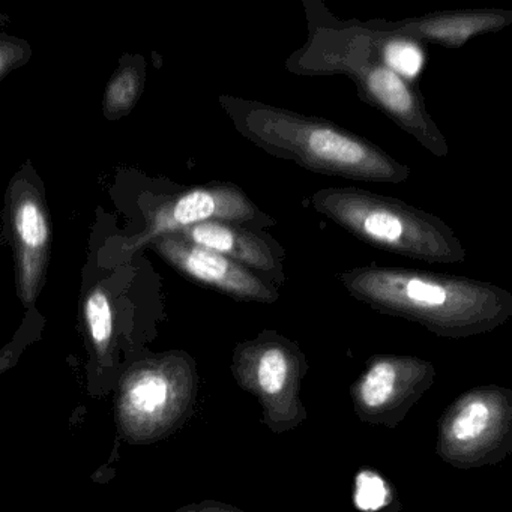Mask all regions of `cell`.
Instances as JSON below:
<instances>
[{
    "label": "cell",
    "instance_id": "1",
    "mask_svg": "<svg viewBox=\"0 0 512 512\" xmlns=\"http://www.w3.org/2000/svg\"><path fill=\"white\" fill-rule=\"evenodd\" d=\"M304 7L308 38L287 59L286 70L298 76L349 77L364 103L382 112L434 157H448V142L428 113L418 86L383 62L379 32L367 23L341 22L314 0H305Z\"/></svg>",
    "mask_w": 512,
    "mask_h": 512
},
{
    "label": "cell",
    "instance_id": "2",
    "mask_svg": "<svg viewBox=\"0 0 512 512\" xmlns=\"http://www.w3.org/2000/svg\"><path fill=\"white\" fill-rule=\"evenodd\" d=\"M220 104L244 139L310 172L386 184L406 182L412 173L370 140L328 119L233 95H221Z\"/></svg>",
    "mask_w": 512,
    "mask_h": 512
},
{
    "label": "cell",
    "instance_id": "3",
    "mask_svg": "<svg viewBox=\"0 0 512 512\" xmlns=\"http://www.w3.org/2000/svg\"><path fill=\"white\" fill-rule=\"evenodd\" d=\"M337 278L353 298L374 310L407 317L442 335L487 331L512 314L508 290L469 277L371 263Z\"/></svg>",
    "mask_w": 512,
    "mask_h": 512
},
{
    "label": "cell",
    "instance_id": "4",
    "mask_svg": "<svg viewBox=\"0 0 512 512\" xmlns=\"http://www.w3.org/2000/svg\"><path fill=\"white\" fill-rule=\"evenodd\" d=\"M310 203L314 211L379 250L439 265L466 260V248L442 218L394 197L329 187L316 191Z\"/></svg>",
    "mask_w": 512,
    "mask_h": 512
},
{
    "label": "cell",
    "instance_id": "5",
    "mask_svg": "<svg viewBox=\"0 0 512 512\" xmlns=\"http://www.w3.org/2000/svg\"><path fill=\"white\" fill-rule=\"evenodd\" d=\"M209 221L241 224L259 230L277 226V220L262 211L238 185L209 182L158 202L149 214L148 226L127 242L125 250H139L160 236Z\"/></svg>",
    "mask_w": 512,
    "mask_h": 512
},
{
    "label": "cell",
    "instance_id": "6",
    "mask_svg": "<svg viewBox=\"0 0 512 512\" xmlns=\"http://www.w3.org/2000/svg\"><path fill=\"white\" fill-rule=\"evenodd\" d=\"M7 212L16 250L20 298L25 304H34L46 283L52 226L43 191L28 173H20L11 182Z\"/></svg>",
    "mask_w": 512,
    "mask_h": 512
},
{
    "label": "cell",
    "instance_id": "7",
    "mask_svg": "<svg viewBox=\"0 0 512 512\" xmlns=\"http://www.w3.org/2000/svg\"><path fill=\"white\" fill-rule=\"evenodd\" d=\"M151 247L185 277L236 301L272 304L280 298L278 287L274 284L263 280L235 260L199 247L176 233L160 236L152 242Z\"/></svg>",
    "mask_w": 512,
    "mask_h": 512
},
{
    "label": "cell",
    "instance_id": "8",
    "mask_svg": "<svg viewBox=\"0 0 512 512\" xmlns=\"http://www.w3.org/2000/svg\"><path fill=\"white\" fill-rule=\"evenodd\" d=\"M176 235L235 260L274 286L286 283V250L265 230L209 221L179 230Z\"/></svg>",
    "mask_w": 512,
    "mask_h": 512
},
{
    "label": "cell",
    "instance_id": "9",
    "mask_svg": "<svg viewBox=\"0 0 512 512\" xmlns=\"http://www.w3.org/2000/svg\"><path fill=\"white\" fill-rule=\"evenodd\" d=\"M371 28L410 38L416 43H431L437 46L458 49L467 41L481 34L499 32L512 23V11L506 10H464L430 13L421 17L385 22H367Z\"/></svg>",
    "mask_w": 512,
    "mask_h": 512
},
{
    "label": "cell",
    "instance_id": "10",
    "mask_svg": "<svg viewBox=\"0 0 512 512\" xmlns=\"http://www.w3.org/2000/svg\"><path fill=\"white\" fill-rule=\"evenodd\" d=\"M145 83V61L140 56L121 62L104 92L103 110L109 121L127 116L136 107Z\"/></svg>",
    "mask_w": 512,
    "mask_h": 512
},
{
    "label": "cell",
    "instance_id": "11",
    "mask_svg": "<svg viewBox=\"0 0 512 512\" xmlns=\"http://www.w3.org/2000/svg\"><path fill=\"white\" fill-rule=\"evenodd\" d=\"M376 31L379 32V49L383 62L395 74L412 83L424 67L425 55L421 44L391 32H383L379 29Z\"/></svg>",
    "mask_w": 512,
    "mask_h": 512
},
{
    "label": "cell",
    "instance_id": "12",
    "mask_svg": "<svg viewBox=\"0 0 512 512\" xmlns=\"http://www.w3.org/2000/svg\"><path fill=\"white\" fill-rule=\"evenodd\" d=\"M259 350V362H257V376L259 385L268 394H277L286 385L287 373H289V347L286 341L269 337L262 338L256 344Z\"/></svg>",
    "mask_w": 512,
    "mask_h": 512
},
{
    "label": "cell",
    "instance_id": "13",
    "mask_svg": "<svg viewBox=\"0 0 512 512\" xmlns=\"http://www.w3.org/2000/svg\"><path fill=\"white\" fill-rule=\"evenodd\" d=\"M169 385L160 374L148 373L140 377L128 391L127 407L133 415L152 416L166 406Z\"/></svg>",
    "mask_w": 512,
    "mask_h": 512
},
{
    "label": "cell",
    "instance_id": "14",
    "mask_svg": "<svg viewBox=\"0 0 512 512\" xmlns=\"http://www.w3.org/2000/svg\"><path fill=\"white\" fill-rule=\"evenodd\" d=\"M397 386V368L392 362H379L374 365L362 380L359 391L368 407L385 406L392 400Z\"/></svg>",
    "mask_w": 512,
    "mask_h": 512
},
{
    "label": "cell",
    "instance_id": "15",
    "mask_svg": "<svg viewBox=\"0 0 512 512\" xmlns=\"http://www.w3.org/2000/svg\"><path fill=\"white\" fill-rule=\"evenodd\" d=\"M85 316L89 332L97 347H106L112 338L113 313L109 295L101 287H95L85 302Z\"/></svg>",
    "mask_w": 512,
    "mask_h": 512
},
{
    "label": "cell",
    "instance_id": "16",
    "mask_svg": "<svg viewBox=\"0 0 512 512\" xmlns=\"http://www.w3.org/2000/svg\"><path fill=\"white\" fill-rule=\"evenodd\" d=\"M491 412L487 404L481 400L469 401L464 404L454 421L451 422L449 433L455 442L467 443L478 439L490 425Z\"/></svg>",
    "mask_w": 512,
    "mask_h": 512
},
{
    "label": "cell",
    "instance_id": "17",
    "mask_svg": "<svg viewBox=\"0 0 512 512\" xmlns=\"http://www.w3.org/2000/svg\"><path fill=\"white\" fill-rule=\"evenodd\" d=\"M355 502L362 511H376L382 508L388 499V490L382 478L374 473H362L358 478Z\"/></svg>",
    "mask_w": 512,
    "mask_h": 512
},
{
    "label": "cell",
    "instance_id": "18",
    "mask_svg": "<svg viewBox=\"0 0 512 512\" xmlns=\"http://www.w3.org/2000/svg\"><path fill=\"white\" fill-rule=\"evenodd\" d=\"M29 58L31 47L26 41L0 34V80L11 71L28 64Z\"/></svg>",
    "mask_w": 512,
    "mask_h": 512
},
{
    "label": "cell",
    "instance_id": "19",
    "mask_svg": "<svg viewBox=\"0 0 512 512\" xmlns=\"http://www.w3.org/2000/svg\"><path fill=\"white\" fill-rule=\"evenodd\" d=\"M5 20H8V17L4 16V14H0V23L5 22Z\"/></svg>",
    "mask_w": 512,
    "mask_h": 512
}]
</instances>
